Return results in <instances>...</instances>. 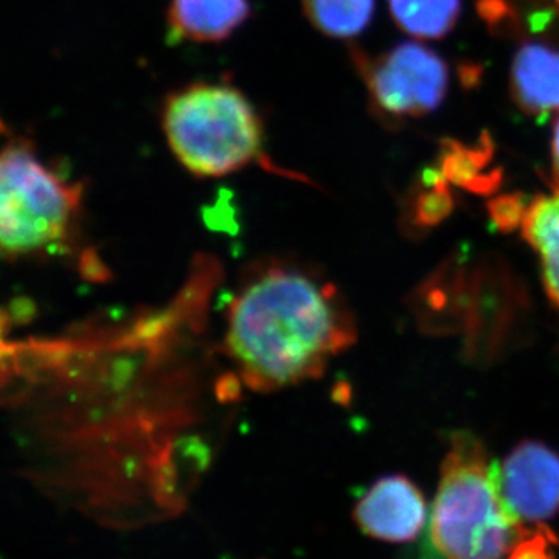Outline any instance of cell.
Returning a JSON list of instances; mask_svg holds the SVG:
<instances>
[{"label": "cell", "instance_id": "cell-1", "mask_svg": "<svg viewBox=\"0 0 559 559\" xmlns=\"http://www.w3.org/2000/svg\"><path fill=\"white\" fill-rule=\"evenodd\" d=\"M358 337L355 318L333 283L271 267L250 278L227 316V356L257 392L316 380Z\"/></svg>", "mask_w": 559, "mask_h": 559}, {"label": "cell", "instance_id": "cell-2", "mask_svg": "<svg viewBox=\"0 0 559 559\" xmlns=\"http://www.w3.org/2000/svg\"><path fill=\"white\" fill-rule=\"evenodd\" d=\"M448 444L433 500V544L444 559H503L522 522L503 502L499 469L474 433L455 430Z\"/></svg>", "mask_w": 559, "mask_h": 559}, {"label": "cell", "instance_id": "cell-3", "mask_svg": "<svg viewBox=\"0 0 559 559\" xmlns=\"http://www.w3.org/2000/svg\"><path fill=\"white\" fill-rule=\"evenodd\" d=\"M160 116L176 160L198 178H223L263 157L259 110L227 81H194L171 91Z\"/></svg>", "mask_w": 559, "mask_h": 559}, {"label": "cell", "instance_id": "cell-4", "mask_svg": "<svg viewBox=\"0 0 559 559\" xmlns=\"http://www.w3.org/2000/svg\"><path fill=\"white\" fill-rule=\"evenodd\" d=\"M81 187L39 159L25 138H11L0 159V248L10 260L55 248L75 224Z\"/></svg>", "mask_w": 559, "mask_h": 559}, {"label": "cell", "instance_id": "cell-5", "mask_svg": "<svg viewBox=\"0 0 559 559\" xmlns=\"http://www.w3.org/2000/svg\"><path fill=\"white\" fill-rule=\"evenodd\" d=\"M352 58L374 112L385 120L418 119L439 108L447 97V62L421 44H400L373 60L364 51L353 50Z\"/></svg>", "mask_w": 559, "mask_h": 559}, {"label": "cell", "instance_id": "cell-6", "mask_svg": "<svg viewBox=\"0 0 559 559\" xmlns=\"http://www.w3.org/2000/svg\"><path fill=\"white\" fill-rule=\"evenodd\" d=\"M500 492L524 524H546L559 513V454L547 444L524 440L499 469Z\"/></svg>", "mask_w": 559, "mask_h": 559}, {"label": "cell", "instance_id": "cell-7", "mask_svg": "<svg viewBox=\"0 0 559 559\" xmlns=\"http://www.w3.org/2000/svg\"><path fill=\"white\" fill-rule=\"evenodd\" d=\"M425 495L407 476L390 474L374 481L353 510L364 535L384 543H411L426 524Z\"/></svg>", "mask_w": 559, "mask_h": 559}, {"label": "cell", "instance_id": "cell-8", "mask_svg": "<svg viewBox=\"0 0 559 559\" xmlns=\"http://www.w3.org/2000/svg\"><path fill=\"white\" fill-rule=\"evenodd\" d=\"M510 94L518 108L546 120L559 110V50L547 44L524 43L511 64Z\"/></svg>", "mask_w": 559, "mask_h": 559}, {"label": "cell", "instance_id": "cell-9", "mask_svg": "<svg viewBox=\"0 0 559 559\" xmlns=\"http://www.w3.org/2000/svg\"><path fill=\"white\" fill-rule=\"evenodd\" d=\"M249 0H171L168 31L175 43L218 44L249 20Z\"/></svg>", "mask_w": 559, "mask_h": 559}, {"label": "cell", "instance_id": "cell-10", "mask_svg": "<svg viewBox=\"0 0 559 559\" xmlns=\"http://www.w3.org/2000/svg\"><path fill=\"white\" fill-rule=\"evenodd\" d=\"M492 162L495 143L488 134L481 135L474 145L444 139L436 168L451 186L480 197H489L500 189L503 179V171L492 167Z\"/></svg>", "mask_w": 559, "mask_h": 559}, {"label": "cell", "instance_id": "cell-11", "mask_svg": "<svg viewBox=\"0 0 559 559\" xmlns=\"http://www.w3.org/2000/svg\"><path fill=\"white\" fill-rule=\"evenodd\" d=\"M522 234L538 255L544 289L559 311V183L530 201Z\"/></svg>", "mask_w": 559, "mask_h": 559}, {"label": "cell", "instance_id": "cell-12", "mask_svg": "<svg viewBox=\"0 0 559 559\" xmlns=\"http://www.w3.org/2000/svg\"><path fill=\"white\" fill-rule=\"evenodd\" d=\"M454 209L451 183L437 168H426L404 205L403 226L411 235L426 234L450 218Z\"/></svg>", "mask_w": 559, "mask_h": 559}, {"label": "cell", "instance_id": "cell-13", "mask_svg": "<svg viewBox=\"0 0 559 559\" xmlns=\"http://www.w3.org/2000/svg\"><path fill=\"white\" fill-rule=\"evenodd\" d=\"M396 25L418 39H440L457 24L462 0H389Z\"/></svg>", "mask_w": 559, "mask_h": 559}, {"label": "cell", "instance_id": "cell-14", "mask_svg": "<svg viewBox=\"0 0 559 559\" xmlns=\"http://www.w3.org/2000/svg\"><path fill=\"white\" fill-rule=\"evenodd\" d=\"M301 10L322 35L348 39L369 27L373 20L374 0H301Z\"/></svg>", "mask_w": 559, "mask_h": 559}, {"label": "cell", "instance_id": "cell-15", "mask_svg": "<svg viewBox=\"0 0 559 559\" xmlns=\"http://www.w3.org/2000/svg\"><path fill=\"white\" fill-rule=\"evenodd\" d=\"M559 546V538L546 524H522L518 538L506 559H557L554 547Z\"/></svg>", "mask_w": 559, "mask_h": 559}, {"label": "cell", "instance_id": "cell-16", "mask_svg": "<svg viewBox=\"0 0 559 559\" xmlns=\"http://www.w3.org/2000/svg\"><path fill=\"white\" fill-rule=\"evenodd\" d=\"M530 202L522 193L500 194L488 202V215L492 226L502 234L516 230L524 224Z\"/></svg>", "mask_w": 559, "mask_h": 559}, {"label": "cell", "instance_id": "cell-17", "mask_svg": "<svg viewBox=\"0 0 559 559\" xmlns=\"http://www.w3.org/2000/svg\"><path fill=\"white\" fill-rule=\"evenodd\" d=\"M551 171H554L551 182L559 183V119L555 124L554 135H551Z\"/></svg>", "mask_w": 559, "mask_h": 559}, {"label": "cell", "instance_id": "cell-18", "mask_svg": "<svg viewBox=\"0 0 559 559\" xmlns=\"http://www.w3.org/2000/svg\"><path fill=\"white\" fill-rule=\"evenodd\" d=\"M549 2L559 11V0H549Z\"/></svg>", "mask_w": 559, "mask_h": 559}]
</instances>
